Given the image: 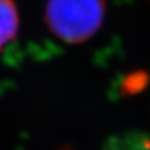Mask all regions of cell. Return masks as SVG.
Here are the masks:
<instances>
[{"instance_id":"obj_2","label":"cell","mask_w":150,"mask_h":150,"mask_svg":"<svg viewBox=\"0 0 150 150\" xmlns=\"http://www.w3.org/2000/svg\"><path fill=\"white\" fill-rule=\"evenodd\" d=\"M18 24L20 18L15 0H0V50L15 40Z\"/></svg>"},{"instance_id":"obj_3","label":"cell","mask_w":150,"mask_h":150,"mask_svg":"<svg viewBox=\"0 0 150 150\" xmlns=\"http://www.w3.org/2000/svg\"><path fill=\"white\" fill-rule=\"evenodd\" d=\"M150 74L146 70H133L121 76L119 83V93L122 98H132L148 88Z\"/></svg>"},{"instance_id":"obj_1","label":"cell","mask_w":150,"mask_h":150,"mask_svg":"<svg viewBox=\"0 0 150 150\" xmlns=\"http://www.w3.org/2000/svg\"><path fill=\"white\" fill-rule=\"evenodd\" d=\"M105 16V0H47L45 20L66 44H83L98 33Z\"/></svg>"},{"instance_id":"obj_5","label":"cell","mask_w":150,"mask_h":150,"mask_svg":"<svg viewBox=\"0 0 150 150\" xmlns=\"http://www.w3.org/2000/svg\"><path fill=\"white\" fill-rule=\"evenodd\" d=\"M59 150H73V149H69V148H63V149H59Z\"/></svg>"},{"instance_id":"obj_4","label":"cell","mask_w":150,"mask_h":150,"mask_svg":"<svg viewBox=\"0 0 150 150\" xmlns=\"http://www.w3.org/2000/svg\"><path fill=\"white\" fill-rule=\"evenodd\" d=\"M105 150H150V141L140 137L113 140Z\"/></svg>"}]
</instances>
